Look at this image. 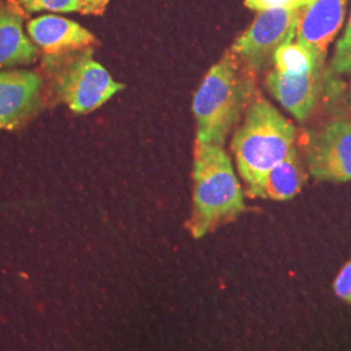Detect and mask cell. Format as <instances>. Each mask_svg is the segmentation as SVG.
I'll return each instance as SVG.
<instances>
[{"label":"cell","mask_w":351,"mask_h":351,"mask_svg":"<svg viewBox=\"0 0 351 351\" xmlns=\"http://www.w3.org/2000/svg\"><path fill=\"white\" fill-rule=\"evenodd\" d=\"M38 49L26 38L23 19L8 10H0V68L36 62Z\"/></svg>","instance_id":"12"},{"label":"cell","mask_w":351,"mask_h":351,"mask_svg":"<svg viewBox=\"0 0 351 351\" xmlns=\"http://www.w3.org/2000/svg\"><path fill=\"white\" fill-rule=\"evenodd\" d=\"M333 290L341 301L351 304V261L341 268L333 282Z\"/></svg>","instance_id":"17"},{"label":"cell","mask_w":351,"mask_h":351,"mask_svg":"<svg viewBox=\"0 0 351 351\" xmlns=\"http://www.w3.org/2000/svg\"><path fill=\"white\" fill-rule=\"evenodd\" d=\"M42 86V78L36 72H0V129H14L37 113Z\"/></svg>","instance_id":"7"},{"label":"cell","mask_w":351,"mask_h":351,"mask_svg":"<svg viewBox=\"0 0 351 351\" xmlns=\"http://www.w3.org/2000/svg\"><path fill=\"white\" fill-rule=\"evenodd\" d=\"M324 58L293 40L280 46L274 53L275 69L284 75H304L315 73L324 68Z\"/></svg>","instance_id":"13"},{"label":"cell","mask_w":351,"mask_h":351,"mask_svg":"<svg viewBox=\"0 0 351 351\" xmlns=\"http://www.w3.org/2000/svg\"><path fill=\"white\" fill-rule=\"evenodd\" d=\"M56 97L75 113L95 111L124 88L98 63L91 49L46 56Z\"/></svg>","instance_id":"4"},{"label":"cell","mask_w":351,"mask_h":351,"mask_svg":"<svg viewBox=\"0 0 351 351\" xmlns=\"http://www.w3.org/2000/svg\"><path fill=\"white\" fill-rule=\"evenodd\" d=\"M295 138L294 125L269 101L259 97L251 103L232 141V151L249 197H255L265 175L295 149Z\"/></svg>","instance_id":"3"},{"label":"cell","mask_w":351,"mask_h":351,"mask_svg":"<svg viewBox=\"0 0 351 351\" xmlns=\"http://www.w3.org/2000/svg\"><path fill=\"white\" fill-rule=\"evenodd\" d=\"M251 72L232 51L211 66L193 101L198 142L224 146L228 134L251 104Z\"/></svg>","instance_id":"1"},{"label":"cell","mask_w":351,"mask_h":351,"mask_svg":"<svg viewBox=\"0 0 351 351\" xmlns=\"http://www.w3.org/2000/svg\"><path fill=\"white\" fill-rule=\"evenodd\" d=\"M306 181L307 173L298 156V151L294 149L265 175L254 198L288 201L301 191Z\"/></svg>","instance_id":"11"},{"label":"cell","mask_w":351,"mask_h":351,"mask_svg":"<svg viewBox=\"0 0 351 351\" xmlns=\"http://www.w3.org/2000/svg\"><path fill=\"white\" fill-rule=\"evenodd\" d=\"M27 32L38 47L46 52V56H59L98 45L97 38L88 29L56 14L34 19L29 23Z\"/></svg>","instance_id":"9"},{"label":"cell","mask_w":351,"mask_h":351,"mask_svg":"<svg viewBox=\"0 0 351 351\" xmlns=\"http://www.w3.org/2000/svg\"><path fill=\"white\" fill-rule=\"evenodd\" d=\"M307 164L317 181H351V121L337 120L314 133L308 142Z\"/></svg>","instance_id":"6"},{"label":"cell","mask_w":351,"mask_h":351,"mask_svg":"<svg viewBox=\"0 0 351 351\" xmlns=\"http://www.w3.org/2000/svg\"><path fill=\"white\" fill-rule=\"evenodd\" d=\"M297 13L298 10L259 12L230 51L251 71H263L274 63L275 51L295 38Z\"/></svg>","instance_id":"5"},{"label":"cell","mask_w":351,"mask_h":351,"mask_svg":"<svg viewBox=\"0 0 351 351\" xmlns=\"http://www.w3.org/2000/svg\"><path fill=\"white\" fill-rule=\"evenodd\" d=\"M246 211L243 191L223 146L195 141L193 162V210L188 228L202 239Z\"/></svg>","instance_id":"2"},{"label":"cell","mask_w":351,"mask_h":351,"mask_svg":"<svg viewBox=\"0 0 351 351\" xmlns=\"http://www.w3.org/2000/svg\"><path fill=\"white\" fill-rule=\"evenodd\" d=\"M29 12L51 11V12H80V0H20Z\"/></svg>","instance_id":"15"},{"label":"cell","mask_w":351,"mask_h":351,"mask_svg":"<svg viewBox=\"0 0 351 351\" xmlns=\"http://www.w3.org/2000/svg\"><path fill=\"white\" fill-rule=\"evenodd\" d=\"M322 72L323 69L310 75H289L274 69L265 78V86L285 110L304 121L316 107Z\"/></svg>","instance_id":"10"},{"label":"cell","mask_w":351,"mask_h":351,"mask_svg":"<svg viewBox=\"0 0 351 351\" xmlns=\"http://www.w3.org/2000/svg\"><path fill=\"white\" fill-rule=\"evenodd\" d=\"M346 3L348 0H307L297 13V42L326 59V49L342 26Z\"/></svg>","instance_id":"8"},{"label":"cell","mask_w":351,"mask_h":351,"mask_svg":"<svg viewBox=\"0 0 351 351\" xmlns=\"http://www.w3.org/2000/svg\"><path fill=\"white\" fill-rule=\"evenodd\" d=\"M81 1V10L82 14H95L101 16L106 11V7L110 0H80Z\"/></svg>","instance_id":"18"},{"label":"cell","mask_w":351,"mask_h":351,"mask_svg":"<svg viewBox=\"0 0 351 351\" xmlns=\"http://www.w3.org/2000/svg\"><path fill=\"white\" fill-rule=\"evenodd\" d=\"M307 0H245V5L255 12L272 10H300Z\"/></svg>","instance_id":"16"},{"label":"cell","mask_w":351,"mask_h":351,"mask_svg":"<svg viewBox=\"0 0 351 351\" xmlns=\"http://www.w3.org/2000/svg\"><path fill=\"white\" fill-rule=\"evenodd\" d=\"M330 68L337 75H351V13L345 33L337 43Z\"/></svg>","instance_id":"14"}]
</instances>
